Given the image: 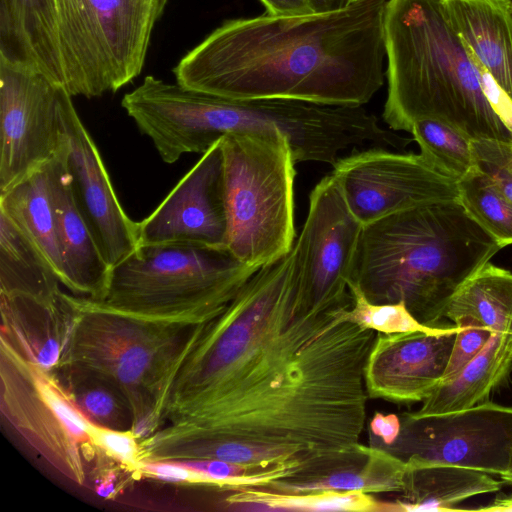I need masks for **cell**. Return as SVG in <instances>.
<instances>
[{"mask_svg": "<svg viewBox=\"0 0 512 512\" xmlns=\"http://www.w3.org/2000/svg\"><path fill=\"white\" fill-rule=\"evenodd\" d=\"M352 307L351 292L305 293L293 247L258 269L200 323L144 458L219 459L264 488L361 467L365 367L378 332L352 321Z\"/></svg>", "mask_w": 512, "mask_h": 512, "instance_id": "1", "label": "cell"}, {"mask_svg": "<svg viewBox=\"0 0 512 512\" xmlns=\"http://www.w3.org/2000/svg\"><path fill=\"white\" fill-rule=\"evenodd\" d=\"M386 4L226 20L179 61L176 81L236 100L362 106L384 81Z\"/></svg>", "mask_w": 512, "mask_h": 512, "instance_id": "2", "label": "cell"}, {"mask_svg": "<svg viewBox=\"0 0 512 512\" xmlns=\"http://www.w3.org/2000/svg\"><path fill=\"white\" fill-rule=\"evenodd\" d=\"M501 249L458 199L429 203L363 225L348 282L438 327L458 288Z\"/></svg>", "mask_w": 512, "mask_h": 512, "instance_id": "3", "label": "cell"}, {"mask_svg": "<svg viewBox=\"0 0 512 512\" xmlns=\"http://www.w3.org/2000/svg\"><path fill=\"white\" fill-rule=\"evenodd\" d=\"M388 59L383 119L410 132L423 118L447 122L472 139L511 140L492 106L475 56L449 22L442 0H387Z\"/></svg>", "mask_w": 512, "mask_h": 512, "instance_id": "4", "label": "cell"}, {"mask_svg": "<svg viewBox=\"0 0 512 512\" xmlns=\"http://www.w3.org/2000/svg\"><path fill=\"white\" fill-rule=\"evenodd\" d=\"M72 332L57 368L88 370L127 399L139 440L163 426L169 389L197 335L199 323L133 315L71 294Z\"/></svg>", "mask_w": 512, "mask_h": 512, "instance_id": "5", "label": "cell"}, {"mask_svg": "<svg viewBox=\"0 0 512 512\" xmlns=\"http://www.w3.org/2000/svg\"><path fill=\"white\" fill-rule=\"evenodd\" d=\"M258 269L227 248L139 245L112 267L97 302L142 317L199 323L230 301Z\"/></svg>", "mask_w": 512, "mask_h": 512, "instance_id": "6", "label": "cell"}, {"mask_svg": "<svg viewBox=\"0 0 512 512\" xmlns=\"http://www.w3.org/2000/svg\"><path fill=\"white\" fill-rule=\"evenodd\" d=\"M226 248L261 268L292 249L295 164L288 138L277 130L234 132L221 138Z\"/></svg>", "mask_w": 512, "mask_h": 512, "instance_id": "7", "label": "cell"}, {"mask_svg": "<svg viewBox=\"0 0 512 512\" xmlns=\"http://www.w3.org/2000/svg\"><path fill=\"white\" fill-rule=\"evenodd\" d=\"M168 2L54 0L68 93L100 97L138 77Z\"/></svg>", "mask_w": 512, "mask_h": 512, "instance_id": "8", "label": "cell"}, {"mask_svg": "<svg viewBox=\"0 0 512 512\" xmlns=\"http://www.w3.org/2000/svg\"><path fill=\"white\" fill-rule=\"evenodd\" d=\"M0 402L3 417L63 477L84 485L102 456L93 424L79 410L55 371L25 359L0 339Z\"/></svg>", "mask_w": 512, "mask_h": 512, "instance_id": "9", "label": "cell"}, {"mask_svg": "<svg viewBox=\"0 0 512 512\" xmlns=\"http://www.w3.org/2000/svg\"><path fill=\"white\" fill-rule=\"evenodd\" d=\"M387 450L408 467L450 464L499 476L512 469V406L490 401L439 415L403 414Z\"/></svg>", "mask_w": 512, "mask_h": 512, "instance_id": "10", "label": "cell"}, {"mask_svg": "<svg viewBox=\"0 0 512 512\" xmlns=\"http://www.w3.org/2000/svg\"><path fill=\"white\" fill-rule=\"evenodd\" d=\"M64 89L41 73L0 59V193L68 146Z\"/></svg>", "mask_w": 512, "mask_h": 512, "instance_id": "11", "label": "cell"}, {"mask_svg": "<svg viewBox=\"0 0 512 512\" xmlns=\"http://www.w3.org/2000/svg\"><path fill=\"white\" fill-rule=\"evenodd\" d=\"M332 175L363 225L398 211L458 199L457 180L421 153L373 147L339 158Z\"/></svg>", "mask_w": 512, "mask_h": 512, "instance_id": "12", "label": "cell"}, {"mask_svg": "<svg viewBox=\"0 0 512 512\" xmlns=\"http://www.w3.org/2000/svg\"><path fill=\"white\" fill-rule=\"evenodd\" d=\"M363 224L331 174L311 191L309 210L293 248L301 286L317 300L347 295Z\"/></svg>", "mask_w": 512, "mask_h": 512, "instance_id": "13", "label": "cell"}, {"mask_svg": "<svg viewBox=\"0 0 512 512\" xmlns=\"http://www.w3.org/2000/svg\"><path fill=\"white\" fill-rule=\"evenodd\" d=\"M227 232L220 139L203 153L160 205L138 222V242L226 248Z\"/></svg>", "mask_w": 512, "mask_h": 512, "instance_id": "14", "label": "cell"}, {"mask_svg": "<svg viewBox=\"0 0 512 512\" xmlns=\"http://www.w3.org/2000/svg\"><path fill=\"white\" fill-rule=\"evenodd\" d=\"M61 111L69 140L66 166L74 199L103 256L113 267L139 246L138 222L123 210L98 148L66 89Z\"/></svg>", "mask_w": 512, "mask_h": 512, "instance_id": "15", "label": "cell"}, {"mask_svg": "<svg viewBox=\"0 0 512 512\" xmlns=\"http://www.w3.org/2000/svg\"><path fill=\"white\" fill-rule=\"evenodd\" d=\"M458 331L453 323L431 332L377 333L365 367L369 397L424 401L444 376Z\"/></svg>", "mask_w": 512, "mask_h": 512, "instance_id": "16", "label": "cell"}, {"mask_svg": "<svg viewBox=\"0 0 512 512\" xmlns=\"http://www.w3.org/2000/svg\"><path fill=\"white\" fill-rule=\"evenodd\" d=\"M1 335L20 355L55 371L68 344L76 308L71 294L0 293Z\"/></svg>", "mask_w": 512, "mask_h": 512, "instance_id": "17", "label": "cell"}, {"mask_svg": "<svg viewBox=\"0 0 512 512\" xmlns=\"http://www.w3.org/2000/svg\"><path fill=\"white\" fill-rule=\"evenodd\" d=\"M68 146L50 163L51 197L63 262V285L73 295L99 301L112 267L98 247L74 199L66 166Z\"/></svg>", "mask_w": 512, "mask_h": 512, "instance_id": "18", "label": "cell"}, {"mask_svg": "<svg viewBox=\"0 0 512 512\" xmlns=\"http://www.w3.org/2000/svg\"><path fill=\"white\" fill-rule=\"evenodd\" d=\"M0 59L64 87L54 0H0Z\"/></svg>", "mask_w": 512, "mask_h": 512, "instance_id": "19", "label": "cell"}, {"mask_svg": "<svg viewBox=\"0 0 512 512\" xmlns=\"http://www.w3.org/2000/svg\"><path fill=\"white\" fill-rule=\"evenodd\" d=\"M445 14L512 101V0H442Z\"/></svg>", "mask_w": 512, "mask_h": 512, "instance_id": "20", "label": "cell"}, {"mask_svg": "<svg viewBox=\"0 0 512 512\" xmlns=\"http://www.w3.org/2000/svg\"><path fill=\"white\" fill-rule=\"evenodd\" d=\"M512 369V334L493 332L486 345L451 379L439 383L416 415H439L487 401Z\"/></svg>", "mask_w": 512, "mask_h": 512, "instance_id": "21", "label": "cell"}, {"mask_svg": "<svg viewBox=\"0 0 512 512\" xmlns=\"http://www.w3.org/2000/svg\"><path fill=\"white\" fill-rule=\"evenodd\" d=\"M50 163L1 192L0 211L37 248L63 284V262L51 197Z\"/></svg>", "mask_w": 512, "mask_h": 512, "instance_id": "22", "label": "cell"}, {"mask_svg": "<svg viewBox=\"0 0 512 512\" xmlns=\"http://www.w3.org/2000/svg\"><path fill=\"white\" fill-rule=\"evenodd\" d=\"M503 481L483 471L450 464L407 466L405 501H397L398 511H455L460 502L494 493Z\"/></svg>", "mask_w": 512, "mask_h": 512, "instance_id": "23", "label": "cell"}, {"mask_svg": "<svg viewBox=\"0 0 512 512\" xmlns=\"http://www.w3.org/2000/svg\"><path fill=\"white\" fill-rule=\"evenodd\" d=\"M444 317L512 334V272L488 261L454 293Z\"/></svg>", "mask_w": 512, "mask_h": 512, "instance_id": "24", "label": "cell"}, {"mask_svg": "<svg viewBox=\"0 0 512 512\" xmlns=\"http://www.w3.org/2000/svg\"><path fill=\"white\" fill-rule=\"evenodd\" d=\"M59 283L42 254L0 211V293L55 297Z\"/></svg>", "mask_w": 512, "mask_h": 512, "instance_id": "25", "label": "cell"}, {"mask_svg": "<svg viewBox=\"0 0 512 512\" xmlns=\"http://www.w3.org/2000/svg\"><path fill=\"white\" fill-rule=\"evenodd\" d=\"M225 501L235 508L266 511H397L395 504H382L363 491L320 490L283 493L262 487L231 489Z\"/></svg>", "mask_w": 512, "mask_h": 512, "instance_id": "26", "label": "cell"}, {"mask_svg": "<svg viewBox=\"0 0 512 512\" xmlns=\"http://www.w3.org/2000/svg\"><path fill=\"white\" fill-rule=\"evenodd\" d=\"M82 414L95 426L131 430L133 414L122 392L104 378L82 368L55 370Z\"/></svg>", "mask_w": 512, "mask_h": 512, "instance_id": "27", "label": "cell"}, {"mask_svg": "<svg viewBox=\"0 0 512 512\" xmlns=\"http://www.w3.org/2000/svg\"><path fill=\"white\" fill-rule=\"evenodd\" d=\"M407 464L387 449L370 446L366 462L359 468L330 474L316 482L288 485L277 492L301 493L320 490L363 491L366 493L404 492Z\"/></svg>", "mask_w": 512, "mask_h": 512, "instance_id": "28", "label": "cell"}, {"mask_svg": "<svg viewBox=\"0 0 512 512\" xmlns=\"http://www.w3.org/2000/svg\"><path fill=\"white\" fill-rule=\"evenodd\" d=\"M467 213L504 248L512 245V201L477 168L457 181Z\"/></svg>", "mask_w": 512, "mask_h": 512, "instance_id": "29", "label": "cell"}, {"mask_svg": "<svg viewBox=\"0 0 512 512\" xmlns=\"http://www.w3.org/2000/svg\"><path fill=\"white\" fill-rule=\"evenodd\" d=\"M420 153L457 181L476 168L472 138L438 119L416 120L410 132Z\"/></svg>", "mask_w": 512, "mask_h": 512, "instance_id": "30", "label": "cell"}, {"mask_svg": "<svg viewBox=\"0 0 512 512\" xmlns=\"http://www.w3.org/2000/svg\"><path fill=\"white\" fill-rule=\"evenodd\" d=\"M348 287L353 297L351 319L365 328L384 334L431 332L436 328L421 324L404 303L374 304L355 284L348 282Z\"/></svg>", "mask_w": 512, "mask_h": 512, "instance_id": "31", "label": "cell"}, {"mask_svg": "<svg viewBox=\"0 0 512 512\" xmlns=\"http://www.w3.org/2000/svg\"><path fill=\"white\" fill-rule=\"evenodd\" d=\"M476 168L512 201V139H472Z\"/></svg>", "mask_w": 512, "mask_h": 512, "instance_id": "32", "label": "cell"}, {"mask_svg": "<svg viewBox=\"0 0 512 512\" xmlns=\"http://www.w3.org/2000/svg\"><path fill=\"white\" fill-rule=\"evenodd\" d=\"M92 439L106 458L136 473L140 458V440L132 430H118L93 426Z\"/></svg>", "mask_w": 512, "mask_h": 512, "instance_id": "33", "label": "cell"}, {"mask_svg": "<svg viewBox=\"0 0 512 512\" xmlns=\"http://www.w3.org/2000/svg\"><path fill=\"white\" fill-rule=\"evenodd\" d=\"M458 327L459 331L441 382L454 377L486 345L493 334V331L483 326Z\"/></svg>", "mask_w": 512, "mask_h": 512, "instance_id": "34", "label": "cell"}, {"mask_svg": "<svg viewBox=\"0 0 512 512\" xmlns=\"http://www.w3.org/2000/svg\"><path fill=\"white\" fill-rule=\"evenodd\" d=\"M135 474L167 483L207 484L204 475L187 468L177 460H143Z\"/></svg>", "mask_w": 512, "mask_h": 512, "instance_id": "35", "label": "cell"}, {"mask_svg": "<svg viewBox=\"0 0 512 512\" xmlns=\"http://www.w3.org/2000/svg\"><path fill=\"white\" fill-rule=\"evenodd\" d=\"M401 428L400 418L394 414L376 413L370 421V429L375 436L389 446L399 435Z\"/></svg>", "mask_w": 512, "mask_h": 512, "instance_id": "36", "label": "cell"}, {"mask_svg": "<svg viewBox=\"0 0 512 512\" xmlns=\"http://www.w3.org/2000/svg\"><path fill=\"white\" fill-rule=\"evenodd\" d=\"M271 15L293 16L313 13L309 0H261Z\"/></svg>", "mask_w": 512, "mask_h": 512, "instance_id": "37", "label": "cell"}, {"mask_svg": "<svg viewBox=\"0 0 512 512\" xmlns=\"http://www.w3.org/2000/svg\"><path fill=\"white\" fill-rule=\"evenodd\" d=\"M100 476L96 480L95 490L101 497H110L116 490V475L115 470L112 468H101Z\"/></svg>", "mask_w": 512, "mask_h": 512, "instance_id": "38", "label": "cell"}, {"mask_svg": "<svg viewBox=\"0 0 512 512\" xmlns=\"http://www.w3.org/2000/svg\"><path fill=\"white\" fill-rule=\"evenodd\" d=\"M356 1L358 0H309L313 13H325L340 10Z\"/></svg>", "mask_w": 512, "mask_h": 512, "instance_id": "39", "label": "cell"}, {"mask_svg": "<svg viewBox=\"0 0 512 512\" xmlns=\"http://www.w3.org/2000/svg\"><path fill=\"white\" fill-rule=\"evenodd\" d=\"M478 511H512V496L504 498H496L493 502L485 507H480Z\"/></svg>", "mask_w": 512, "mask_h": 512, "instance_id": "40", "label": "cell"}, {"mask_svg": "<svg viewBox=\"0 0 512 512\" xmlns=\"http://www.w3.org/2000/svg\"><path fill=\"white\" fill-rule=\"evenodd\" d=\"M500 478L504 483L512 484V469L506 474L501 475Z\"/></svg>", "mask_w": 512, "mask_h": 512, "instance_id": "41", "label": "cell"}]
</instances>
